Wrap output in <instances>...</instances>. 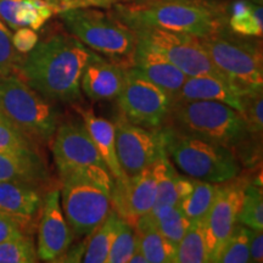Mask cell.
I'll return each mask as SVG.
<instances>
[{
	"mask_svg": "<svg viewBox=\"0 0 263 263\" xmlns=\"http://www.w3.org/2000/svg\"><path fill=\"white\" fill-rule=\"evenodd\" d=\"M25 235L26 229L17 219L0 211V242Z\"/></svg>",
	"mask_w": 263,
	"mask_h": 263,
	"instance_id": "obj_37",
	"label": "cell"
},
{
	"mask_svg": "<svg viewBox=\"0 0 263 263\" xmlns=\"http://www.w3.org/2000/svg\"><path fill=\"white\" fill-rule=\"evenodd\" d=\"M213 65L230 83L246 93L263 88L261 42L236 34L229 27L212 35L199 38Z\"/></svg>",
	"mask_w": 263,
	"mask_h": 263,
	"instance_id": "obj_6",
	"label": "cell"
},
{
	"mask_svg": "<svg viewBox=\"0 0 263 263\" xmlns=\"http://www.w3.org/2000/svg\"><path fill=\"white\" fill-rule=\"evenodd\" d=\"M38 151L35 141L0 112V153Z\"/></svg>",
	"mask_w": 263,
	"mask_h": 263,
	"instance_id": "obj_30",
	"label": "cell"
},
{
	"mask_svg": "<svg viewBox=\"0 0 263 263\" xmlns=\"http://www.w3.org/2000/svg\"><path fill=\"white\" fill-rule=\"evenodd\" d=\"M218 184L194 179V188L179 201V207L190 222H203L216 197Z\"/></svg>",
	"mask_w": 263,
	"mask_h": 263,
	"instance_id": "obj_24",
	"label": "cell"
},
{
	"mask_svg": "<svg viewBox=\"0 0 263 263\" xmlns=\"http://www.w3.org/2000/svg\"><path fill=\"white\" fill-rule=\"evenodd\" d=\"M0 112L35 143L50 141L60 118L52 101L35 91L17 73L0 77Z\"/></svg>",
	"mask_w": 263,
	"mask_h": 263,
	"instance_id": "obj_7",
	"label": "cell"
},
{
	"mask_svg": "<svg viewBox=\"0 0 263 263\" xmlns=\"http://www.w3.org/2000/svg\"><path fill=\"white\" fill-rule=\"evenodd\" d=\"M127 68L93 51L82 73V93L91 101L116 99L126 81Z\"/></svg>",
	"mask_w": 263,
	"mask_h": 263,
	"instance_id": "obj_16",
	"label": "cell"
},
{
	"mask_svg": "<svg viewBox=\"0 0 263 263\" xmlns=\"http://www.w3.org/2000/svg\"><path fill=\"white\" fill-rule=\"evenodd\" d=\"M194 188V179L190 178V177L185 176V174H179L178 178H177V184H176V189H177V195H178L179 201L183 200L184 197H186L192 193V190Z\"/></svg>",
	"mask_w": 263,
	"mask_h": 263,
	"instance_id": "obj_41",
	"label": "cell"
},
{
	"mask_svg": "<svg viewBox=\"0 0 263 263\" xmlns=\"http://www.w3.org/2000/svg\"><path fill=\"white\" fill-rule=\"evenodd\" d=\"M116 100L124 118L150 129L163 126L172 106V99L136 67L127 68L126 81Z\"/></svg>",
	"mask_w": 263,
	"mask_h": 263,
	"instance_id": "obj_11",
	"label": "cell"
},
{
	"mask_svg": "<svg viewBox=\"0 0 263 263\" xmlns=\"http://www.w3.org/2000/svg\"><path fill=\"white\" fill-rule=\"evenodd\" d=\"M228 27L236 34L245 37H262L263 8L249 0H235L227 6Z\"/></svg>",
	"mask_w": 263,
	"mask_h": 263,
	"instance_id": "obj_22",
	"label": "cell"
},
{
	"mask_svg": "<svg viewBox=\"0 0 263 263\" xmlns=\"http://www.w3.org/2000/svg\"><path fill=\"white\" fill-rule=\"evenodd\" d=\"M250 258L251 262L263 261V235L262 230H255L250 228Z\"/></svg>",
	"mask_w": 263,
	"mask_h": 263,
	"instance_id": "obj_40",
	"label": "cell"
},
{
	"mask_svg": "<svg viewBox=\"0 0 263 263\" xmlns=\"http://www.w3.org/2000/svg\"><path fill=\"white\" fill-rule=\"evenodd\" d=\"M246 91L241 90L228 81L211 76L186 77L182 89L172 103L186 100H211L218 101L238 110L240 114L244 108V97Z\"/></svg>",
	"mask_w": 263,
	"mask_h": 263,
	"instance_id": "obj_19",
	"label": "cell"
},
{
	"mask_svg": "<svg viewBox=\"0 0 263 263\" xmlns=\"http://www.w3.org/2000/svg\"><path fill=\"white\" fill-rule=\"evenodd\" d=\"M21 2L22 0H0V18L12 29L20 28L16 14Z\"/></svg>",
	"mask_w": 263,
	"mask_h": 263,
	"instance_id": "obj_39",
	"label": "cell"
},
{
	"mask_svg": "<svg viewBox=\"0 0 263 263\" xmlns=\"http://www.w3.org/2000/svg\"><path fill=\"white\" fill-rule=\"evenodd\" d=\"M136 232L147 263H176L177 246L161 235L155 228L149 227Z\"/></svg>",
	"mask_w": 263,
	"mask_h": 263,
	"instance_id": "obj_26",
	"label": "cell"
},
{
	"mask_svg": "<svg viewBox=\"0 0 263 263\" xmlns=\"http://www.w3.org/2000/svg\"><path fill=\"white\" fill-rule=\"evenodd\" d=\"M137 244L138 235L136 229L129 222L122 218L108 251L106 263H128Z\"/></svg>",
	"mask_w": 263,
	"mask_h": 263,
	"instance_id": "obj_31",
	"label": "cell"
},
{
	"mask_svg": "<svg viewBox=\"0 0 263 263\" xmlns=\"http://www.w3.org/2000/svg\"><path fill=\"white\" fill-rule=\"evenodd\" d=\"M114 2H116V0H114Z\"/></svg>",
	"mask_w": 263,
	"mask_h": 263,
	"instance_id": "obj_44",
	"label": "cell"
},
{
	"mask_svg": "<svg viewBox=\"0 0 263 263\" xmlns=\"http://www.w3.org/2000/svg\"><path fill=\"white\" fill-rule=\"evenodd\" d=\"M210 262L203 222H192L188 232L177 245L176 263Z\"/></svg>",
	"mask_w": 263,
	"mask_h": 263,
	"instance_id": "obj_25",
	"label": "cell"
},
{
	"mask_svg": "<svg viewBox=\"0 0 263 263\" xmlns=\"http://www.w3.org/2000/svg\"><path fill=\"white\" fill-rule=\"evenodd\" d=\"M207 2H215V3H223V0H207Z\"/></svg>",
	"mask_w": 263,
	"mask_h": 263,
	"instance_id": "obj_43",
	"label": "cell"
},
{
	"mask_svg": "<svg viewBox=\"0 0 263 263\" xmlns=\"http://www.w3.org/2000/svg\"><path fill=\"white\" fill-rule=\"evenodd\" d=\"M157 200V174L154 163L132 177L114 179L111 203L120 217L133 224L145 215Z\"/></svg>",
	"mask_w": 263,
	"mask_h": 263,
	"instance_id": "obj_14",
	"label": "cell"
},
{
	"mask_svg": "<svg viewBox=\"0 0 263 263\" xmlns=\"http://www.w3.org/2000/svg\"><path fill=\"white\" fill-rule=\"evenodd\" d=\"M26 182L42 185L48 171L38 151L0 153V182Z\"/></svg>",
	"mask_w": 263,
	"mask_h": 263,
	"instance_id": "obj_20",
	"label": "cell"
},
{
	"mask_svg": "<svg viewBox=\"0 0 263 263\" xmlns=\"http://www.w3.org/2000/svg\"><path fill=\"white\" fill-rule=\"evenodd\" d=\"M154 167L157 174V200L155 205H178L179 199L176 184L179 173L171 163L164 147L154 162Z\"/></svg>",
	"mask_w": 263,
	"mask_h": 263,
	"instance_id": "obj_27",
	"label": "cell"
},
{
	"mask_svg": "<svg viewBox=\"0 0 263 263\" xmlns=\"http://www.w3.org/2000/svg\"><path fill=\"white\" fill-rule=\"evenodd\" d=\"M73 241V233L61 207L60 189L55 188L44 197L38 228L37 256L42 261L58 262L64 258Z\"/></svg>",
	"mask_w": 263,
	"mask_h": 263,
	"instance_id": "obj_15",
	"label": "cell"
},
{
	"mask_svg": "<svg viewBox=\"0 0 263 263\" xmlns=\"http://www.w3.org/2000/svg\"><path fill=\"white\" fill-rule=\"evenodd\" d=\"M37 261V249L28 236L0 242V263H33Z\"/></svg>",
	"mask_w": 263,
	"mask_h": 263,
	"instance_id": "obj_33",
	"label": "cell"
},
{
	"mask_svg": "<svg viewBox=\"0 0 263 263\" xmlns=\"http://www.w3.org/2000/svg\"><path fill=\"white\" fill-rule=\"evenodd\" d=\"M250 228L241 223L234 227L219 251L216 262L221 263H246L251 262L250 258Z\"/></svg>",
	"mask_w": 263,
	"mask_h": 263,
	"instance_id": "obj_28",
	"label": "cell"
},
{
	"mask_svg": "<svg viewBox=\"0 0 263 263\" xmlns=\"http://www.w3.org/2000/svg\"><path fill=\"white\" fill-rule=\"evenodd\" d=\"M163 126L234 151L252 139L242 115L218 101L186 100L172 103ZM256 139V138H255Z\"/></svg>",
	"mask_w": 263,
	"mask_h": 263,
	"instance_id": "obj_3",
	"label": "cell"
},
{
	"mask_svg": "<svg viewBox=\"0 0 263 263\" xmlns=\"http://www.w3.org/2000/svg\"><path fill=\"white\" fill-rule=\"evenodd\" d=\"M51 149L60 178L66 176L87 177L112 192V176L83 122L67 121L59 124L52 137Z\"/></svg>",
	"mask_w": 263,
	"mask_h": 263,
	"instance_id": "obj_8",
	"label": "cell"
},
{
	"mask_svg": "<svg viewBox=\"0 0 263 263\" xmlns=\"http://www.w3.org/2000/svg\"><path fill=\"white\" fill-rule=\"evenodd\" d=\"M134 32L138 43L163 55L188 77L211 76L228 81V78L213 65L195 35L159 28H140Z\"/></svg>",
	"mask_w": 263,
	"mask_h": 263,
	"instance_id": "obj_10",
	"label": "cell"
},
{
	"mask_svg": "<svg viewBox=\"0 0 263 263\" xmlns=\"http://www.w3.org/2000/svg\"><path fill=\"white\" fill-rule=\"evenodd\" d=\"M66 28L85 47L108 60L133 66L137 34L115 15L94 8H78L60 12Z\"/></svg>",
	"mask_w": 263,
	"mask_h": 263,
	"instance_id": "obj_4",
	"label": "cell"
},
{
	"mask_svg": "<svg viewBox=\"0 0 263 263\" xmlns=\"http://www.w3.org/2000/svg\"><path fill=\"white\" fill-rule=\"evenodd\" d=\"M167 156L190 178L222 184L238 178L241 172L236 154L229 147L161 127Z\"/></svg>",
	"mask_w": 263,
	"mask_h": 263,
	"instance_id": "obj_5",
	"label": "cell"
},
{
	"mask_svg": "<svg viewBox=\"0 0 263 263\" xmlns=\"http://www.w3.org/2000/svg\"><path fill=\"white\" fill-rule=\"evenodd\" d=\"M61 207L68 226L78 236H88L112 210L111 192L87 177L61 178Z\"/></svg>",
	"mask_w": 263,
	"mask_h": 263,
	"instance_id": "obj_9",
	"label": "cell"
},
{
	"mask_svg": "<svg viewBox=\"0 0 263 263\" xmlns=\"http://www.w3.org/2000/svg\"><path fill=\"white\" fill-rule=\"evenodd\" d=\"M91 54L71 33H52L22 59L17 74L52 103L81 104V78Z\"/></svg>",
	"mask_w": 263,
	"mask_h": 263,
	"instance_id": "obj_1",
	"label": "cell"
},
{
	"mask_svg": "<svg viewBox=\"0 0 263 263\" xmlns=\"http://www.w3.org/2000/svg\"><path fill=\"white\" fill-rule=\"evenodd\" d=\"M114 124L117 159L127 177L139 173L155 162L164 147L161 128L150 129L138 126L122 115Z\"/></svg>",
	"mask_w": 263,
	"mask_h": 263,
	"instance_id": "obj_12",
	"label": "cell"
},
{
	"mask_svg": "<svg viewBox=\"0 0 263 263\" xmlns=\"http://www.w3.org/2000/svg\"><path fill=\"white\" fill-rule=\"evenodd\" d=\"M22 59L24 57L21 52L16 50L12 44L11 33L0 21V77L17 73Z\"/></svg>",
	"mask_w": 263,
	"mask_h": 263,
	"instance_id": "obj_34",
	"label": "cell"
},
{
	"mask_svg": "<svg viewBox=\"0 0 263 263\" xmlns=\"http://www.w3.org/2000/svg\"><path fill=\"white\" fill-rule=\"evenodd\" d=\"M263 99L262 89L255 90L246 94L244 97V108H242V117H244L249 133L252 137L258 139L262 136L263 129Z\"/></svg>",
	"mask_w": 263,
	"mask_h": 263,
	"instance_id": "obj_35",
	"label": "cell"
},
{
	"mask_svg": "<svg viewBox=\"0 0 263 263\" xmlns=\"http://www.w3.org/2000/svg\"><path fill=\"white\" fill-rule=\"evenodd\" d=\"M122 217L112 209L104 222L89 234L85 249L82 254L81 262L84 263H106L108 251L112 245L114 238Z\"/></svg>",
	"mask_w": 263,
	"mask_h": 263,
	"instance_id": "obj_23",
	"label": "cell"
},
{
	"mask_svg": "<svg viewBox=\"0 0 263 263\" xmlns=\"http://www.w3.org/2000/svg\"><path fill=\"white\" fill-rule=\"evenodd\" d=\"M128 263H147L145 256H144L143 251H141V249L139 246V241H138L137 248H136V250H134L133 254H132Z\"/></svg>",
	"mask_w": 263,
	"mask_h": 263,
	"instance_id": "obj_42",
	"label": "cell"
},
{
	"mask_svg": "<svg viewBox=\"0 0 263 263\" xmlns=\"http://www.w3.org/2000/svg\"><path fill=\"white\" fill-rule=\"evenodd\" d=\"M239 223L255 230H263V195L257 184H246Z\"/></svg>",
	"mask_w": 263,
	"mask_h": 263,
	"instance_id": "obj_29",
	"label": "cell"
},
{
	"mask_svg": "<svg viewBox=\"0 0 263 263\" xmlns=\"http://www.w3.org/2000/svg\"><path fill=\"white\" fill-rule=\"evenodd\" d=\"M55 10V14L78 8H110L114 0H45Z\"/></svg>",
	"mask_w": 263,
	"mask_h": 263,
	"instance_id": "obj_36",
	"label": "cell"
},
{
	"mask_svg": "<svg viewBox=\"0 0 263 263\" xmlns=\"http://www.w3.org/2000/svg\"><path fill=\"white\" fill-rule=\"evenodd\" d=\"M115 15L133 31L159 28L203 38L228 28L227 6L207 0H137L117 4Z\"/></svg>",
	"mask_w": 263,
	"mask_h": 263,
	"instance_id": "obj_2",
	"label": "cell"
},
{
	"mask_svg": "<svg viewBox=\"0 0 263 263\" xmlns=\"http://www.w3.org/2000/svg\"><path fill=\"white\" fill-rule=\"evenodd\" d=\"M132 67L140 71L147 80L168 95L172 101L182 89L184 82L188 77L163 55L138 42Z\"/></svg>",
	"mask_w": 263,
	"mask_h": 263,
	"instance_id": "obj_18",
	"label": "cell"
},
{
	"mask_svg": "<svg viewBox=\"0 0 263 263\" xmlns=\"http://www.w3.org/2000/svg\"><path fill=\"white\" fill-rule=\"evenodd\" d=\"M77 111L82 115V120L88 133L93 140L100 156L106 163L108 171L114 179H121L127 177L121 168L116 154V134H115L114 122L104 117H99L94 115L93 111L83 110L77 107Z\"/></svg>",
	"mask_w": 263,
	"mask_h": 263,
	"instance_id": "obj_21",
	"label": "cell"
},
{
	"mask_svg": "<svg viewBox=\"0 0 263 263\" xmlns=\"http://www.w3.org/2000/svg\"><path fill=\"white\" fill-rule=\"evenodd\" d=\"M41 185L26 182H0V211L14 217L28 232L42 211Z\"/></svg>",
	"mask_w": 263,
	"mask_h": 263,
	"instance_id": "obj_17",
	"label": "cell"
},
{
	"mask_svg": "<svg viewBox=\"0 0 263 263\" xmlns=\"http://www.w3.org/2000/svg\"><path fill=\"white\" fill-rule=\"evenodd\" d=\"M38 43V34L34 29L27 27H20L12 35V44L16 50L21 54H28Z\"/></svg>",
	"mask_w": 263,
	"mask_h": 263,
	"instance_id": "obj_38",
	"label": "cell"
},
{
	"mask_svg": "<svg viewBox=\"0 0 263 263\" xmlns=\"http://www.w3.org/2000/svg\"><path fill=\"white\" fill-rule=\"evenodd\" d=\"M52 15H55V10L45 0H22L16 20L20 27H29L37 31Z\"/></svg>",
	"mask_w": 263,
	"mask_h": 263,
	"instance_id": "obj_32",
	"label": "cell"
},
{
	"mask_svg": "<svg viewBox=\"0 0 263 263\" xmlns=\"http://www.w3.org/2000/svg\"><path fill=\"white\" fill-rule=\"evenodd\" d=\"M246 184L245 179L236 178L218 184L215 200L203 221L210 262H216L222 246L238 224Z\"/></svg>",
	"mask_w": 263,
	"mask_h": 263,
	"instance_id": "obj_13",
	"label": "cell"
}]
</instances>
